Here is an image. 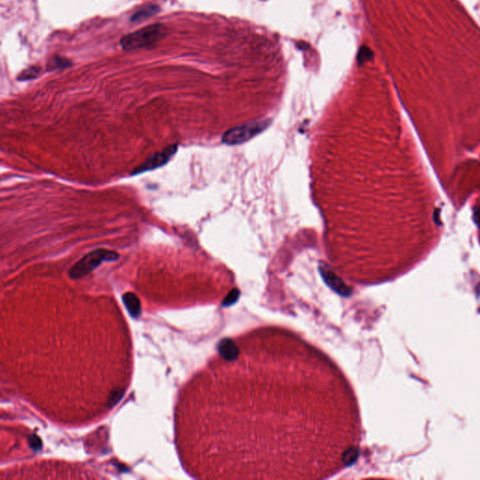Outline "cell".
<instances>
[{
    "mask_svg": "<svg viewBox=\"0 0 480 480\" xmlns=\"http://www.w3.org/2000/svg\"><path fill=\"white\" fill-rule=\"evenodd\" d=\"M219 355L211 445L224 477L327 478L356 458V397L323 352L265 327L222 340Z\"/></svg>",
    "mask_w": 480,
    "mask_h": 480,
    "instance_id": "cell-1",
    "label": "cell"
},
{
    "mask_svg": "<svg viewBox=\"0 0 480 480\" xmlns=\"http://www.w3.org/2000/svg\"><path fill=\"white\" fill-rule=\"evenodd\" d=\"M164 26L162 24H155L126 35L121 40L120 44L126 51L145 48L156 44L164 36Z\"/></svg>",
    "mask_w": 480,
    "mask_h": 480,
    "instance_id": "cell-2",
    "label": "cell"
},
{
    "mask_svg": "<svg viewBox=\"0 0 480 480\" xmlns=\"http://www.w3.org/2000/svg\"><path fill=\"white\" fill-rule=\"evenodd\" d=\"M119 258V254L113 251L106 248H98L87 254L81 260H79L70 270L71 279L78 280L85 276L88 275L93 270H96L103 262H113Z\"/></svg>",
    "mask_w": 480,
    "mask_h": 480,
    "instance_id": "cell-3",
    "label": "cell"
},
{
    "mask_svg": "<svg viewBox=\"0 0 480 480\" xmlns=\"http://www.w3.org/2000/svg\"><path fill=\"white\" fill-rule=\"evenodd\" d=\"M473 218H474V221H475L476 225L479 228V233H480V207L478 206H475L474 208V214H473ZM480 240V237H479Z\"/></svg>",
    "mask_w": 480,
    "mask_h": 480,
    "instance_id": "cell-12",
    "label": "cell"
},
{
    "mask_svg": "<svg viewBox=\"0 0 480 480\" xmlns=\"http://www.w3.org/2000/svg\"><path fill=\"white\" fill-rule=\"evenodd\" d=\"M159 11H160V7L158 5L145 6L135 12V14L131 16L130 21L137 22L141 20H145L146 18L154 16Z\"/></svg>",
    "mask_w": 480,
    "mask_h": 480,
    "instance_id": "cell-7",
    "label": "cell"
},
{
    "mask_svg": "<svg viewBox=\"0 0 480 480\" xmlns=\"http://www.w3.org/2000/svg\"><path fill=\"white\" fill-rule=\"evenodd\" d=\"M270 123L271 120H263L235 127L231 130H227L223 135L222 142L230 146L240 145L261 133L270 126Z\"/></svg>",
    "mask_w": 480,
    "mask_h": 480,
    "instance_id": "cell-4",
    "label": "cell"
},
{
    "mask_svg": "<svg viewBox=\"0 0 480 480\" xmlns=\"http://www.w3.org/2000/svg\"><path fill=\"white\" fill-rule=\"evenodd\" d=\"M123 302L128 312L132 317H138L141 313V302L133 293H126L123 296Z\"/></svg>",
    "mask_w": 480,
    "mask_h": 480,
    "instance_id": "cell-6",
    "label": "cell"
},
{
    "mask_svg": "<svg viewBox=\"0 0 480 480\" xmlns=\"http://www.w3.org/2000/svg\"><path fill=\"white\" fill-rule=\"evenodd\" d=\"M177 150H178V146L171 145V146H167L166 148H164L162 152L155 153L154 155L146 159V161L138 167L135 168L132 175L145 173L146 171H150V170L161 167L162 165L166 164L168 161L176 154Z\"/></svg>",
    "mask_w": 480,
    "mask_h": 480,
    "instance_id": "cell-5",
    "label": "cell"
},
{
    "mask_svg": "<svg viewBox=\"0 0 480 480\" xmlns=\"http://www.w3.org/2000/svg\"><path fill=\"white\" fill-rule=\"evenodd\" d=\"M122 397V392L120 390H114L113 393L111 394V396L109 397V405L110 406H113L116 405L119 399H121Z\"/></svg>",
    "mask_w": 480,
    "mask_h": 480,
    "instance_id": "cell-11",
    "label": "cell"
},
{
    "mask_svg": "<svg viewBox=\"0 0 480 480\" xmlns=\"http://www.w3.org/2000/svg\"><path fill=\"white\" fill-rule=\"evenodd\" d=\"M28 442H29V447L34 451H39L43 448V443H42L41 438L35 434L28 438Z\"/></svg>",
    "mask_w": 480,
    "mask_h": 480,
    "instance_id": "cell-10",
    "label": "cell"
},
{
    "mask_svg": "<svg viewBox=\"0 0 480 480\" xmlns=\"http://www.w3.org/2000/svg\"><path fill=\"white\" fill-rule=\"evenodd\" d=\"M70 65H71V63L69 61V60H66V59L60 57V56H55V57L49 61L48 69L49 70L64 69V68L70 67Z\"/></svg>",
    "mask_w": 480,
    "mask_h": 480,
    "instance_id": "cell-8",
    "label": "cell"
},
{
    "mask_svg": "<svg viewBox=\"0 0 480 480\" xmlns=\"http://www.w3.org/2000/svg\"><path fill=\"white\" fill-rule=\"evenodd\" d=\"M40 71H41L40 67H30V68H28V69L24 70L23 72L20 73V75L18 77V80L27 81V80L34 79L39 75Z\"/></svg>",
    "mask_w": 480,
    "mask_h": 480,
    "instance_id": "cell-9",
    "label": "cell"
}]
</instances>
